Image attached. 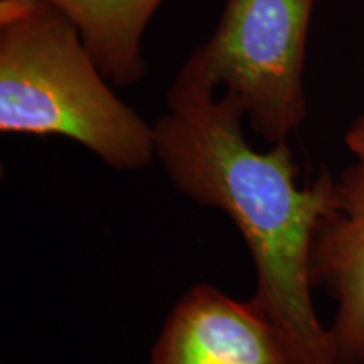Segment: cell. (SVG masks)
Returning a JSON list of instances; mask_svg holds the SVG:
<instances>
[{"instance_id":"obj_7","label":"cell","mask_w":364,"mask_h":364,"mask_svg":"<svg viewBox=\"0 0 364 364\" xmlns=\"http://www.w3.org/2000/svg\"><path fill=\"white\" fill-rule=\"evenodd\" d=\"M346 147L351 150L354 157L364 159V112L359 115L344 135Z\"/></svg>"},{"instance_id":"obj_6","label":"cell","mask_w":364,"mask_h":364,"mask_svg":"<svg viewBox=\"0 0 364 364\" xmlns=\"http://www.w3.org/2000/svg\"><path fill=\"white\" fill-rule=\"evenodd\" d=\"M80 29L85 46L112 85L144 80L145 29L164 0H49Z\"/></svg>"},{"instance_id":"obj_3","label":"cell","mask_w":364,"mask_h":364,"mask_svg":"<svg viewBox=\"0 0 364 364\" xmlns=\"http://www.w3.org/2000/svg\"><path fill=\"white\" fill-rule=\"evenodd\" d=\"M316 0H226L215 33L181 68L238 100L270 145L307 117V34Z\"/></svg>"},{"instance_id":"obj_5","label":"cell","mask_w":364,"mask_h":364,"mask_svg":"<svg viewBox=\"0 0 364 364\" xmlns=\"http://www.w3.org/2000/svg\"><path fill=\"white\" fill-rule=\"evenodd\" d=\"M311 275L336 302L329 327L338 364H364V159L332 181L314 235Z\"/></svg>"},{"instance_id":"obj_4","label":"cell","mask_w":364,"mask_h":364,"mask_svg":"<svg viewBox=\"0 0 364 364\" xmlns=\"http://www.w3.org/2000/svg\"><path fill=\"white\" fill-rule=\"evenodd\" d=\"M149 364H292L253 297L238 300L196 284L164 321Z\"/></svg>"},{"instance_id":"obj_1","label":"cell","mask_w":364,"mask_h":364,"mask_svg":"<svg viewBox=\"0 0 364 364\" xmlns=\"http://www.w3.org/2000/svg\"><path fill=\"white\" fill-rule=\"evenodd\" d=\"M154 124L156 161L182 196L230 218L257 273L253 299L292 364H338L329 327L312 302L311 257L332 181L300 188L289 140L257 150L245 136V110L233 95L181 68Z\"/></svg>"},{"instance_id":"obj_2","label":"cell","mask_w":364,"mask_h":364,"mask_svg":"<svg viewBox=\"0 0 364 364\" xmlns=\"http://www.w3.org/2000/svg\"><path fill=\"white\" fill-rule=\"evenodd\" d=\"M49 0H0V132L65 136L115 171L156 161L154 125L122 102Z\"/></svg>"}]
</instances>
